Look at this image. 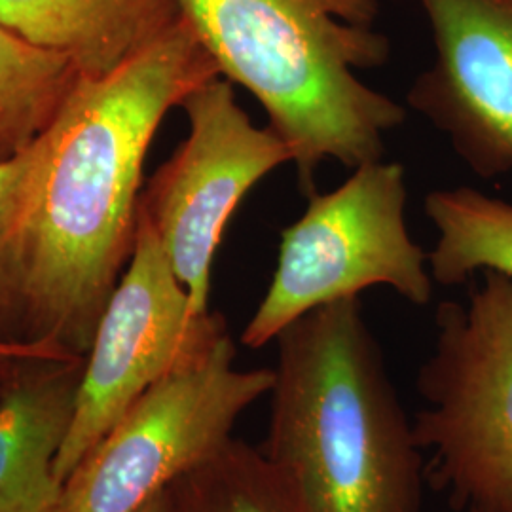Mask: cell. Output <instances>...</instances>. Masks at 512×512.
Returning <instances> with one entry per match:
<instances>
[{
    "label": "cell",
    "mask_w": 512,
    "mask_h": 512,
    "mask_svg": "<svg viewBox=\"0 0 512 512\" xmlns=\"http://www.w3.org/2000/svg\"><path fill=\"white\" fill-rule=\"evenodd\" d=\"M215 76L183 16L112 73L80 76L48 131L27 220V340L86 357L135 249L150 143L167 112Z\"/></svg>",
    "instance_id": "1"
},
{
    "label": "cell",
    "mask_w": 512,
    "mask_h": 512,
    "mask_svg": "<svg viewBox=\"0 0 512 512\" xmlns=\"http://www.w3.org/2000/svg\"><path fill=\"white\" fill-rule=\"evenodd\" d=\"M260 446L310 512H421L427 465L359 296L281 330Z\"/></svg>",
    "instance_id": "2"
},
{
    "label": "cell",
    "mask_w": 512,
    "mask_h": 512,
    "mask_svg": "<svg viewBox=\"0 0 512 512\" xmlns=\"http://www.w3.org/2000/svg\"><path fill=\"white\" fill-rule=\"evenodd\" d=\"M213 57L293 152L298 183L315 192L327 162L348 169L385 158L408 110L359 76L387 65L380 0H175Z\"/></svg>",
    "instance_id": "3"
},
{
    "label": "cell",
    "mask_w": 512,
    "mask_h": 512,
    "mask_svg": "<svg viewBox=\"0 0 512 512\" xmlns=\"http://www.w3.org/2000/svg\"><path fill=\"white\" fill-rule=\"evenodd\" d=\"M435 325L412 420L427 475L459 512H512V279L484 272Z\"/></svg>",
    "instance_id": "4"
},
{
    "label": "cell",
    "mask_w": 512,
    "mask_h": 512,
    "mask_svg": "<svg viewBox=\"0 0 512 512\" xmlns=\"http://www.w3.org/2000/svg\"><path fill=\"white\" fill-rule=\"evenodd\" d=\"M406 200V169L385 158L353 167L327 194H310L306 211L281 232L272 281L241 344L266 348L304 313L372 287L427 306L435 281L429 251L408 232Z\"/></svg>",
    "instance_id": "5"
},
{
    "label": "cell",
    "mask_w": 512,
    "mask_h": 512,
    "mask_svg": "<svg viewBox=\"0 0 512 512\" xmlns=\"http://www.w3.org/2000/svg\"><path fill=\"white\" fill-rule=\"evenodd\" d=\"M274 382L239 368L226 330L175 366L129 408L65 482V512H137L232 439Z\"/></svg>",
    "instance_id": "6"
},
{
    "label": "cell",
    "mask_w": 512,
    "mask_h": 512,
    "mask_svg": "<svg viewBox=\"0 0 512 512\" xmlns=\"http://www.w3.org/2000/svg\"><path fill=\"white\" fill-rule=\"evenodd\" d=\"M226 330L219 313L192 308L139 203L135 249L93 332L57 478L65 484L152 385Z\"/></svg>",
    "instance_id": "7"
},
{
    "label": "cell",
    "mask_w": 512,
    "mask_h": 512,
    "mask_svg": "<svg viewBox=\"0 0 512 512\" xmlns=\"http://www.w3.org/2000/svg\"><path fill=\"white\" fill-rule=\"evenodd\" d=\"M179 109L190 124L188 137L154 173L139 203L192 308L207 313L228 222L256 184L293 164V152L274 129L255 126L222 76L188 93Z\"/></svg>",
    "instance_id": "8"
},
{
    "label": "cell",
    "mask_w": 512,
    "mask_h": 512,
    "mask_svg": "<svg viewBox=\"0 0 512 512\" xmlns=\"http://www.w3.org/2000/svg\"><path fill=\"white\" fill-rule=\"evenodd\" d=\"M435 59L406 92L482 181L512 173V0H416Z\"/></svg>",
    "instance_id": "9"
},
{
    "label": "cell",
    "mask_w": 512,
    "mask_h": 512,
    "mask_svg": "<svg viewBox=\"0 0 512 512\" xmlns=\"http://www.w3.org/2000/svg\"><path fill=\"white\" fill-rule=\"evenodd\" d=\"M84 359L21 366L0 393V512H65L55 459L69 433Z\"/></svg>",
    "instance_id": "10"
},
{
    "label": "cell",
    "mask_w": 512,
    "mask_h": 512,
    "mask_svg": "<svg viewBox=\"0 0 512 512\" xmlns=\"http://www.w3.org/2000/svg\"><path fill=\"white\" fill-rule=\"evenodd\" d=\"M179 16L175 0H0V23L92 78L112 73Z\"/></svg>",
    "instance_id": "11"
},
{
    "label": "cell",
    "mask_w": 512,
    "mask_h": 512,
    "mask_svg": "<svg viewBox=\"0 0 512 512\" xmlns=\"http://www.w3.org/2000/svg\"><path fill=\"white\" fill-rule=\"evenodd\" d=\"M423 213L437 232L429 251L435 285L456 287L484 272L512 279V203L471 186L437 188L425 196Z\"/></svg>",
    "instance_id": "12"
},
{
    "label": "cell",
    "mask_w": 512,
    "mask_h": 512,
    "mask_svg": "<svg viewBox=\"0 0 512 512\" xmlns=\"http://www.w3.org/2000/svg\"><path fill=\"white\" fill-rule=\"evenodd\" d=\"M80 76L69 57L0 23V164L16 160L50 131Z\"/></svg>",
    "instance_id": "13"
},
{
    "label": "cell",
    "mask_w": 512,
    "mask_h": 512,
    "mask_svg": "<svg viewBox=\"0 0 512 512\" xmlns=\"http://www.w3.org/2000/svg\"><path fill=\"white\" fill-rule=\"evenodd\" d=\"M167 492L173 512H310L264 450L236 437Z\"/></svg>",
    "instance_id": "14"
},
{
    "label": "cell",
    "mask_w": 512,
    "mask_h": 512,
    "mask_svg": "<svg viewBox=\"0 0 512 512\" xmlns=\"http://www.w3.org/2000/svg\"><path fill=\"white\" fill-rule=\"evenodd\" d=\"M48 152V133L16 160L0 164V340L25 338V232Z\"/></svg>",
    "instance_id": "15"
},
{
    "label": "cell",
    "mask_w": 512,
    "mask_h": 512,
    "mask_svg": "<svg viewBox=\"0 0 512 512\" xmlns=\"http://www.w3.org/2000/svg\"><path fill=\"white\" fill-rule=\"evenodd\" d=\"M84 359L73 351L48 342V340H16L2 342L0 340V376L10 378L21 366L38 361H78Z\"/></svg>",
    "instance_id": "16"
},
{
    "label": "cell",
    "mask_w": 512,
    "mask_h": 512,
    "mask_svg": "<svg viewBox=\"0 0 512 512\" xmlns=\"http://www.w3.org/2000/svg\"><path fill=\"white\" fill-rule=\"evenodd\" d=\"M137 512H173L169 492L164 490V492L154 495V497H152L148 503H145Z\"/></svg>",
    "instance_id": "17"
},
{
    "label": "cell",
    "mask_w": 512,
    "mask_h": 512,
    "mask_svg": "<svg viewBox=\"0 0 512 512\" xmlns=\"http://www.w3.org/2000/svg\"><path fill=\"white\" fill-rule=\"evenodd\" d=\"M6 380H8V378H4V376H0V387H2V385H4V382H6Z\"/></svg>",
    "instance_id": "18"
}]
</instances>
